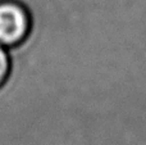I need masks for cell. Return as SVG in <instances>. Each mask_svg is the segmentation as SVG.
I'll use <instances>...</instances> for the list:
<instances>
[{
  "label": "cell",
  "instance_id": "obj_1",
  "mask_svg": "<svg viewBox=\"0 0 146 145\" xmlns=\"http://www.w3.org/2000/svg\"><path fill=\"white\" fill-rule=\"evenodd\" d=\"M32 18L26 5L17 0H0V45L15 48L26 41Z\"/></svg>",
  "mask_w": 146,
  "mask_h": 145
},
{
  "label": "cell",
  "instance_id": "obj_2",
  "mask_svg": "<svg viewBox=\"0 0 146 145\" xmlns=\"http://www.w3.org/2000/svg\"><path fill=\"white\" fill-rule=\"evenodd\" d=\"M10 73V58L4 46L0 45V87L4 86Z\"/></svg>",
  "mask_w": 146,
  "mask_h": 145
}]
</instances>
